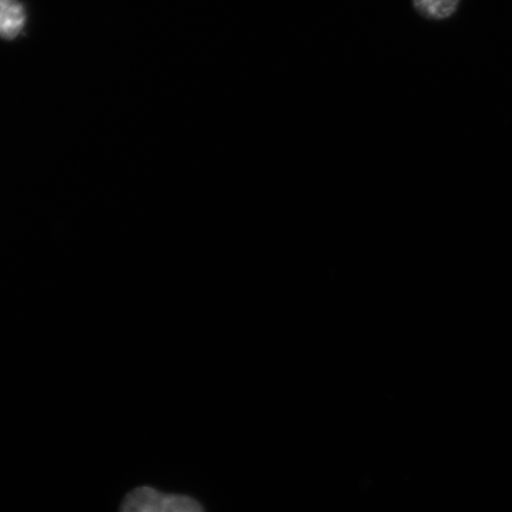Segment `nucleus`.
<instances>
[{
  "label": "nucleus",
  "mask_w": 512,
  "mask_h": 512,
  "mask_svg": "<svg viewBox=\"0 0 512 512\" xmlns=\"http://www.w3.org/2000/svg\"><path fill=\"white\" fill-rule=\"evenodd\" d=\"M119 512H204L196 499L140 486L127 494Z\"/></svg>",
  "instance_id": "f257e3e1"
},
{
  "label": "nucleus",
  "mask_w": 512,
  "mask_h": 512,
  "mask_svg": "<svg viewBox=\"0 0 512 512\" xmlns=\"http://www.w3.org/2000/svg\"><path fill=\"white\" fill-rule=\"evenodd\" d=\"M27 23V14L18 0H0V38L14 40Z\"/></svg>",
  "instance_id": "f03ea898"
},
{
  "label": "nucleus",
  "mask_w": 512,
  "mask_h": 512,
  "mask_svg": "<svg viewBox=\"0 0 512 512\" xmlns=\"http://www.w3.org/2000/svg\"><path fill=\"white\" fill-rule=\"evenodd\" d=\"M416 12L428 21H445L456 14L460 0H412Z\"/></svg>",
  "instance_id": "7ed1b4c3"
}]
</instances>
